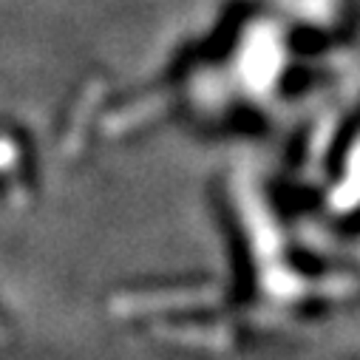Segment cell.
I'll return each instance as SVG.
<instances>
[{
    "instance_id": "2",
    "label": "cell",
    "mask_w": 360,
    "mask_h": 360,
    "mask_svg": "<svg viewBox=\"0 0 360 360\" xmlns=\"http://www.w3.org/2000/svg\"><path fill=\"white\" fill-rule=\"evenodd\" d=\"M165 338H170V340H182V343H202V346H210V349H221L227 340H230V335L224 332V329H159Z\"/></svg>"
},
{
    "instance_id": "3",
    "label": "cell",
    "mask_w": 360,
    "mask_h": 360,
    "mask_svg": "<svg viewBox=\"0 0 360 360\" xmlns=\"http://www.w3.org/2000/svg\"><path fill=\"white\" fill-rule=\"evenodd\" d=\"M0 335H4V332H0Z\"/></svg>"
},
{
    "instance_id": "1",
    "label": "cell",
    "mask_w": 360,
    "mask_h": 360,
    "mask_svg": "<svg viewBox=\"0 0 360 360\" xmlns=\"http://www.w3.org/2000/svg\"><path fill=\"white\" fill-rule=\"evenodd\" d=\"M219 290H182V292H142V295H122L114 301L117 315H139L153 309H182V307H210L219 301Z\"/></svg>"
}]
</instances>
